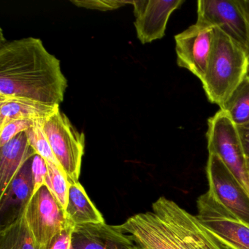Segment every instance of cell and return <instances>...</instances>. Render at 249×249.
Returning <instances> with one entry per match:
<instances>
[{"label":"cell","mask_w":249,"mask_h":249,"mask_svg":"<svg viewBox=\"0 0 249 249\" xmlns=\"http://www.w3.org/2000/svg\"><path fill=\"white\" fill-rule=\"evenodd\" d=\"M59 108L28 99L0 97V126L14 120L46 119Z\"/></svg>","instance_id":"cell-15"},{"label":"cell","mask_w":249,"mask_h":249,"mask_svg":"<svg viewBox=\"0 0 249 249\" xmlns=\"http://www.w3.org/2000/svg\"><path fill=\"white\" fill-rule=\"evenodd\" d=\"M177 64L201 81L205 77L214 41L213 27L195 23L175 36Z\"/></svg>","instance_id":"cell-10"},{"label":"cell","mask_w":249,"mask_h":249,"mask_svg":"<svg viewBox=\"0 0 249 249\" xmlns=\"http://www.w3.org/2000/svg\"><path fill=\"white\" fill-rule=\"evenodd\" d=\"M0 249H39L30 232L24 213L0 230Z\"/></svg>","instance_id":"cell-17"},{"label":"cell","mask_w":249,"mask_h":249,"mask_svg":"<svg viewBox=\"0 0 249 249\" xmlns=\"http://www.w3.org/2000/svg\"><path fill=\"white\" fill-rule=\"evenodd\" d=\"M36 154L29 145L25 132L0 147V196L24 164Z\"/></svg>","instance_id":"cell-14"},{"label":"cell","mask_w":249,"mask_h":249,"mask_svg":"<svg viewBox=\"0 0 249 249\" xmlns=\"http://www.w3.org/2000/svg\"><path fill=\"white\" fill-rule=\"evenodd\" d=\"M36 120H14L0 126V147L3 146L13 138L26 132L34 125Z\"/></svg>","instance_id":"cell-21"},{"label":"cell","mask_w":249,"mask_h":249,"mask_svg":"<svg viewBox=\"0 0 249 249\" xmlns=\"http://www.w3.org/2000/svg\"><path fill=\"white\" fill-rule=\"evenodd\" d=\"M208 154L218 156L249 192L246 158L237 126L220 109L208 122Z\"/></svg>","instance_id":"cell-6"},{"label":"cell","mask_w":249,"mask_h":249,"mask_svg":"<svg viewBox=\"0 0 249 249\" xmlns=\"http://www.w3.org/2000/svg\"><path fill=\"white\" fill-rule=\"evenodd\" d=\"M78 7L98 10L101 11H113L124 6L126 4H132V1H114V0H94V1H71Z\"/></svg>","instance_id":"cell-23"},{"label":"cell","mask_w":249,"mask_h":249,"mask_svg":"<svg viewBox=\"0 0 249 249\" xmlns=\"http://www.w3.org/2000/svg\"><path fill=\"white\" fill-rule=\"evenodd\" d=\"M25 218L39 249H47L51 240L72 223L46 185L32 196Z\"/></svg>","instance_id":"cell-7"},{"label":"cell","mask_w":249,"mask_h":249,"mask_svg":"<svg viewBox=\"0 0 249 249\" xmlns=\"http://www.w3.org/2000/svg\"><path fill=\"white\" fill-rule=\"evenodd\" d=\"M75 227L73 223H71L51 240L47 249H72V234Z\"/></svg>","instance_id":"cell-24"},{"label":"cell","mask_w":249,"mask_h":249,"mask_svg":"<svg viewBox=\"0 0 249 249\" xmlns=\"http://www.w3.org/2000/svg\"><path fill=\"white\" fill-rule=\"evenodd\" d=\"M43 128L52 151L70 184L78 181L85 149V135L71 123L60 107L43 119Z\"/></svg>","instance_id":"cell-4"},{"label":"cell","mask_w":249,"mask_h":249,"mask_svg":"<svg viewBox=\"0 0 249 249\" xmlns=\"http://www.w3.org/2000/svg\"><path fill=\"white\" fill-rule=\"evenodd\" d=\"M183 3V0L132 1L136 17L134 25L141 43L146 44L162 38L170 16Z\"/></svg>","instance_id":"cell-11"},{"label":"cell","mask_w":249,"mask_h":249,"mask_svg":"<svg viewBox=\"0 0 249 249\" xmlns=\"http://www.w3.org/2000/svg\"><path fill=\"white\" fill-rule=\"evenodd\" d=\"M242 5L244 8L245 12H246V17H247L248 23H249V0H241Z\"/></svg>","instance_id":"cell-26"},{"label":"cell","mask_w":249,"mask_h":249,"mask_svg":"<svg viewBox=\"0 0 249 249\" xmlns=\"http://www.w3.org/2000/svg\"><path fill=\"white\" fill-rule=\"evenodd\" d=\"M246 173H247L248 183L249 188V160H246Z\"/></svg>","instance_id":"cell-27"},{"label":"cell","mask_w":249,"mask_h":249,"mask_svg":"<svg viewBox=\"0 0 249 249\" xmlns=\"http://www.w3.org/2000/svg\"><path fill=\"white\" fill-rule=\"evenodd\" d=\"M68 88L60 60L41 40L26 37L2 42L0 47V97H18L60 106Z\"/></svg>","instance_id":"cell-1"},{"label":"cell","mask_w":249,"mask_h":249,"mask_svg":"<svg viewBox=\"0 0 249 249\" xmlns=\"http://www.w3.org/2000/svg\"><path fill=\"white\" fill-rule=\"evenodd\" d=\"M117 226L128 249H222L196 215L164 196L152 204L151 211Z\"/></svg>","instance_id":"cell-2"},{"label":"cell","mask_w":249,"mask_h":249,"mask_svg":"<svg viewBox=\"0 0 249 249\" xmlns=\"http://www.w3.org/2000/svg\"><path fill=\"white\" fill-rule=\"evenodd\" d=\"M46 161L48 173L45 185L65 211L68 205L71 184L65 173L59 167L51 161Z\"/></svg>","instance_id":"cell-19"},{"label":"cell","mask_w":249,"mask_h":249,"mask_svg":"<svg viewBox=\"0 0 249 249\" xmlns=\"http://www.w3.org/2000/svg\"><path fill=\"white\" fill-rule=\"evenodd\" d=\"M72 249H128V246L117 225L103 222L75 226Z\"/></svg>","instance_id":"cell-13"},{"label":"cell","mask_w":249,"mask_h":249,"mask_svg":"<svg viewBox=\"0 0 249 249\" xmlns=\"http://www.w3.org/2000/svg\"><path fill=\"white\" fill-rule=\"evenodd\" d=\"M43 119H44L36 120L34 125L26 131L27 141L36 154L43 157L46 161H51L56 164L62 170L59 161L52 151L47 137L45 133Z\"/></svg>","instance_id":"cell-20"},{"label":"cell","mask_w":249,"mask_h":249,"mask_svg":"<svg viewBox=\"0 0 249 249\" xmlns=\"http://www.w3.org/2000/svg\"><path fill=\"white\" fill-rule=\"evenodd\" d=\"M197 217L222 249H249V225L233 215L210 192L196 200Z\"/></svg>","instance_id":"cell-5"},{"label":"cell","mask_w":249,"mask_h":249,"mask_svg":"<svg viewBox=\"0 0 249 249\" xmlns=\"http://www.w3.org/2000/svg\"><path fill=\"white\" fill-rule=\"evenodd\" d=\"M213 30V46L201 82L208 100L221 107L249 75V52L219 29Z\"/></svg>","instance_id":"cell-3"},{"label":"cell","mask_w":249,"mask_h":249,"mask_svg":"<svg viewBox=\"0 0 249 249\" xmlns=\"http://www.w3.org/2000/svg\"><path fill=\"white\" fill-rule=\"evenodd\" d=\"M67 218L75 226L106 222L79 181L71 183L65 209Z\"/></svg>","instance_id":"cell-16"},{"label":"cell","mask_w":249,"mask_h":249,"mask_svg":"<svg viewBox=\"0 0 249 249\" xmlns=\"http://www.w3.org/2000/svg\"><path fill=\"white\" fill-rule=\"evenodd\" d=\"M206 175L210 194L233 215L249 225V192L218 156L208 155Z\"/></svg>","instance_id":"cell-9"},{"label":"cell","mask_w":249,"mask_h":249,"mask_svg":"<svg viewBox=\"0 0 249 249\" xmlns=\"http://www.w3.org/2000/svg\"><path fill=\"white\" fill-rule=\"evenodd\" d=\"M48 169L46 161L43 157L36 154L32 160V174H33L34 192L33 195L46 183Z\"/></svg>","instance_id":"cell-22"},{"label":"cell","mask_w":249,"mask_h":249,"mask_svg":"<svg viewBox=\"0 0 249 249\" xmlns=\"http://www.w3.org/2000/svg\"><path fill=\"white\" fill-rule=\"evenodd\" d=\"M196 23L219 29L249 52V23L241 0H199Z\"/></svg>","instance_id":"cell-8"},{"label":"cell","mask_w":249,"mask_h":249,"mask_svg":"<svg viewBox=\"0 0 249 249\" xmlns=\"http://www.w3.org/2000/svg\"><path fill=\"white\" fill-rule=\"evenodd\" d=\"M237 127L246 160H249V122L246 124L237 126Z\"/></svg>","instance_id":"cell-25"},{"label":"cell","mask_w":249,"mask_h":249,"mask_svg":"<svg viewBox=\"0 0 249 249\" xmlns=\"http://www.w3.org/2000/svg\"><path fill=\"white\" fill-rule=\"evenodd\" d=\"M33 158L24 164L10 183L5 193L0 196L1 229L15 221L24 213L33 196L34 192L32 174Z\"/></svg>","instance_id":"cell-12"},{"label":"cell","mask_w":249,"mask_h":249,"mask_svg":"<svg viewBox=\"0 0 249 249\" xmlns=\"http://www.w3.org/2000/svg\"><path fill=\"white\" fill-rule=\"evenodd\" d=\"M237 126L249 122V74L220 107Z\"/></svg>","instance_id":"cell-18"}]
</instances>
